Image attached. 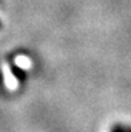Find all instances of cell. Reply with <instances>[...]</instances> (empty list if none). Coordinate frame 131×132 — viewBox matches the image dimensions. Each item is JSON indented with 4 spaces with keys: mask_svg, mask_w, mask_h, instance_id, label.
<instances>
[{
    "mask_svg": "<svg viewBox=\"0 0 131 132\" xmlns=\"http://www.w3.org/2000/svg\"><path fill=\"white\" fill-rule=\"evenodd\" d=\"M111 132H126V126L122 123H117L114 124L112 128H111Z\"/></svg>",
    "mask_w": 131,
    "mask_h": 132,
    "instance_id": "1",
    "label": "cell"
},
{
    "mask_svg": "<svg viewBox=\"0 0 131 132\" xmlns=\"http://www.w3.org/2000/svg\"><path fill=\"white\" fill-rule=\"evenodd\" d=\"M126 132H131V126H126Z\"/></svg>",
    "mask_w": 131,
    "mask_h": 132,
    "instance_id": "2",
    "label": "cell"
}]
</instances>
